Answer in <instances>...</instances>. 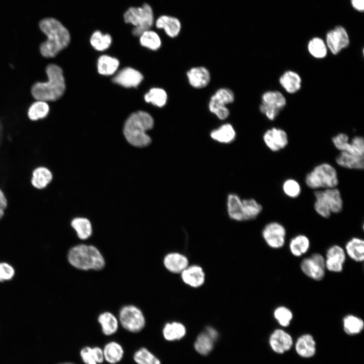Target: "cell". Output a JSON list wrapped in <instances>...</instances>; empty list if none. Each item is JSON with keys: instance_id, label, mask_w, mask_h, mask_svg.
Here are the masks:
<instances>
[{"instance_id": "obj_22", "label": "cell", "mask_w": 364, "mask_h": 364, "mask_svg": "<svg viewBox=\"0 0 364 364\" xmlns=\"http://www.w3.org/2000/svg\"><path fill=\"white\" fill-rule=\"evenodd\" d=\"M181 277L187 284L198 287L204 283L205 275L202 268L198 265L187 267L181 272Z\"/></svg>"}, {"instance_id": "obj_34", "label": "cell", "mask_w": 364, "mask_h": 364, "mask_svg": "<svg viewBox=\"0 0 364 364\" xmlns=\"http://www.w3.org/2000/svg\"><path fill=\"white\" fill-rule=\"evenodd\" d=\"M186 333L185 327L177 322L167 323L163 329V336L168 341L180 339L185 335Z\"/></svg>"}, {"instance_id": "obj_30", "label": "cell", "mask_w": 364, "mask_h": 364, "mask_svg": "<svg viewBox=\"0 0 364 364\" xmlns=\"http://www.w3.org/2000/svg\"><path fill=\"white\" fill-rule=\"evenodd\" d=\"M310 246V241L308 237L302 234L298 235L291 240L289 243V249L291 253L295 256L299 257L306 253Z\"/></svg>"}, {"instance_id": "obj_33", "label": "cell", "mask_w": 364, "mask_h": 364, "mask_svg": "<svg viewBox=\"0 0 364 364\" xmlns=\"http://www.w3.org/2000/svg\"><path fill=\"white\" fill-rule=\"evenodd\" d=\"M53 178L51 172L44 167H39L33 172L31 183L35 188L39 189L46 187Z\"/></svg>"}, {"instance_id": "obj_55", "label": "cell", "mask_w": 364, "mask_h": 364, "mask_svg": "<svg viewBox=\"0 0 364 364\" xmlns=\"http://www.w3.org/2000/svg\"><path fill=\"white\" fill-rule=\"evenodd\" d=\"M58 364H74V363H72V362H66L60 363Z\"/></svg>"}, {"instance_id": "obj_48", "label": "cell", "mask_w": 364, "mask_h": 364, "mask_svg": "<svg viewBox=\"0 0 364 364\" xmlns=\"http://www.w3.org/2000/svg\"><path fill=\"white\" fill-rule=\"evenodd\" d=\"M209 111L220 120L226 119L230 115V111L226 106L218 103L210 98L208 104Z\"/></svg>"}, {"instance_id": "obj_11", "label": "cell", "mask_w": 364, "mask_h": 364, "mask_svg": "<svg viewBox=\"0 0 364 364\" xmlns=\"http://www.w3.org/2000/svg\"><path fill=\"white\" fill-rule=\"evenodd\" d=\"M326 42L330 52L336 55L348 46L350 40L346 29L341 26H337L327 32Z\"/></svg>"}, {"instance_id": "obj_42", "label": "cell", "mask_w": 364, "mask_h": 364, "mask_svg": "<svg viewBox=\"0 0 364 364\" xmlns=\"http://www.w3.org/2000/svg\"><path fill=\"white\" fill-rule=\"evenodd\" d=\"M214 341L205 333L198 335L194 344L196 350L202 355H207L213 348Z\"/></svg>"}, {"instance_id": "obj_24", "label": "cell", "mask_w": 364, "mask_h": 364, "mask_svg": "<svg viewBox=\"0 0 364 364\" xmlns=\"http://www.w3.org/2000/svg\"><path fill=\"white\" fill-rule=\"evenodd\" d=\"M164 264L170 271L174 273L181 272L188 267L187 258L178 253L167 254L164 259Z\"/></svg>"}, {"instance_id": "obj_10", "label": "cell", "mask_w": 364, "mask_h": 364, "mask_svg": "<svg viewBox=\"0 0 364 364\" xmlns=\"http://www.w3.org/2000/svg\"><path fill=\"white\" fill-rule=\"evenodd\" d=\"M263 238L270 247L279 249L285 243L286 230L284 226L277 221L267 223L262 232Z\"/></svg>"}, {"instance_id": "obj_46", "label": "cell", "mask_w": 364, "mask_h": 364, "mask_svg": "<svg viewBox=\"0 0 364 364\" xmlns=\"http://www.w3.org/2000/svg\"><path fill=\"white\" fill-rule=\"evenodd\" d=\"M274 316L281 326L286 327L290 324L293 315L289 308L284 306H280L275 309Z\"/></svg>"}, {"instance_id": "obj_54", "label": "cell", "mask_w": 364, "mask_h": 364, "mask_svg": "<svg viewBox=\"0 0 364 364\" xmlns=\"http://www.w3.org/2000/svg\"><path fill=\"white\" fill-rule=\"evenodd\" d=\"M206 333L213 341L216 340L218 338L217 332L212 327L207 328Z\"/></svg>"}, {"instance_id": "obj_5", "label": "cell", "mask_w": 364, "mask_h": 364, "mask_svg": "<svg viewBox=\"0 0 364 364\" xmlns=\"http://www.w3.org/2000/svg\"><path fill=\"white\" fill-rule=\"evenodd\" d=\"M305 183L314 190L336 188L339 184L337 170L329 163H322L306 175Z\"/></svg>"}, {"instance_id": "obj_8", "label": "cell", "mask_w": 364, "mask_h": 364, "mask_svg": "<svg viewBox=\"0 0 364 364\" xmlns=\"http://www.w3.org/2000/svg\"><path fill=\"white\" fill-rule=\"evenodd\" d=\"M260 111L270 120H274L286 105L284 96L277 90L267 91L261 97Z\"/></svg>"}, {"instance_id": "obj_7", "label": "cell", "mask_w": 364, "mask_h": 364, "mask_svg": "<svg viewBox=\"0 0 364 364\" xmlns=\"http://www.w3.org/2000/svg\"><path fill=\"white\" fill-rule=\"evenodd\" d=\"M119 318L123 328L132 333L140 332L146 324L142 311L132 305L123 306L119 312Z\"/></svg>"}, {"instance_id": "obj_38", "label": "cell", "mask_w": 364, "mask_h": 364, "mask_svg": "<svg viewBox=\"0 0 364 364\" xmlns=\"http://www.w3.org/2000/svg\"><path fill=\"white\" fill-rule=\"evenodd\" d=\"M49 110V106L46 102L36 100L29 107L28 116L31 120H37L47 117Z\"/></svg>"}, {"instance_id": "obj_27", "label": "cell", "mask_w": 364, "mask_h": 364, "mask_svg": "<svg viewBox=\"0 0 364 364\" xmlns=\"http://www.w3.org/2000/svg\"><path fill=\"white\" fill-rule=\"evenodd\" d=\"M345 251L349 257L356 262L364 260V241L359 238L354 237L345 245Z\"/></svg>"}, {"instance_id": "obj_52", "label": "cell", "mask_w": 364, "mask_h": 364, "mask_svg": "<svg viewBox=\"0 0 364 364\" xmlns=\"http://www.w3.org/2000/svg\"><path fill=\"white\" fill-rule=\"evenodd\" d=\"M7 206L6 198L1 190H0V219L4 214V210Z\"/></svg>"}, {"instance_id": "obj_43", "label": "cell", "mask_w": 364, "mask_h": 364, "mask_svg": "<svg viewBox=\"0 0 364 364\" xmlns=\"http://www.w3.org/2000/svg\"><path fill=\"white\" fill-rule=\"evenodd\" d=\"M133 358L136 364H161L160 360L145 347L140 348L136 350Z\"/></svg>"}, {"instance_id": "obj_28", "label": "cell", "mask_w": 364, "mask_h": 364, "mask_svg": "<svg viewBox=\"0 0 364 364\" xmlns=\"http://www.w3.org/2000/svg\"><path fill=\"white\" fill-rule=\"evenodd\" d=\"M80 355L85 364H101L105 360L103 349L97 346L82 348Z\"/></svg>"}, {"instance_id": "obj_17", "label": "cell", "mask_w": 364, "mask_h": 364, "mask_svg": "<svg viewBox=\"0 0 364 364\" xmlns=\"http://www.w3.org/2000/svg\"><path fill=\"white\" fill-rule=\"evenodd\" d=\"M335 160L337 165L346 169L362 170L364 167V156L340 152Z\"/></svg>"}, {"instance_id": "obj_45", "label": "cell", "mask_w": 364, "mask_h": 364, "mask_svg": "<svg viewBox=\"0 0 364 364\" xmlns=\"http://www.w3.org/2000/svg\"><path fill=\"white\" fill-rule=\"evenodd\" d=\"M282 188L284 194L290 198L298 197L301 192V187L299 183L292 178L284 180Z\"/></svg>"}, {"instance_id": "obj_31", "label": "cell", "mask_w": 364, "mask_h": 364, "mask_svg": "<svg viewBox=\"0 0 364 364\" xmlns=\"http://www.w3.org/2000/svg\"><path fill=\"white\" fill-rule=\"evenodd\" d=\"M119 65L118 59L107 55H102L98 60V70L100 74L111 75L117 70Z\"/></svg>"}, {"instance_id": "obj_14", "label": "cell", "mask_w": 364, "mask_h": 364, "mask_svg": "<svg viewBox=\"0 0 364 364\" xmlns=\"http://www.w3.org/2000/svg\"><path fill=\"white\" fill-rule=\"evenodd\" d=\"M269 343L274 352L283 354L290 349L293 342L289 334L282 329H278L271 334Z\"/></svg>"}, {"instance_id": "obj_39", "label": "cell", "mask_w": 364, "mask_h": 364, "mask_svg": "<svg viewBox=\"0 0 364 364\" xmlns=\"http://www.w3.org/2000/svg\"><path fill=\"white\" fill-rule=\"evenodd\" d=\"M245 220L256 218L262 210V205L253 198L242 199Z\"/></svg>"}, {"instance_id": "obj_3", "label": "cell", "mask_w": 364, "mask_h": 364, "mask_svg": "<svg viewBox=\"0 0 364 364\" xmlns=\"http://www.w3.org/2000/svg\"><path fill=\"white\" fill-rule=\"evenodd\" d=\"M154 119L148 113L139 111L131 114L126 120L123 134L127 142L136 147H145L151 142L147 131L154 126Z\"/></svg>"}, {"instance_id": "obj_47", "label": "cell", "mask_w": 364, "mask_h": 364, "mask_svg": "<svg viewBox=\"0 0 364 364\" xmlns=\"http://www.w3.org/2000/svg\"><path fill=\"white\" fill-rule=\"evenodd\" d=\"M211 99L219 104L227 106L234 101L235 95L230 89L221 88L216 91Z\"/></svg>"}, {"instance_id": "obj_13", "label": "cell", "mask_w": 364, "mask_h": 364, "mask_svg": "<svg viewBox=\"0 0 364 364\" xmlns=\"http://www.w3.org/2000/svg\"><path fill=\"white\" fill-rule=\"evenodd\" d=\"M325 259L326 268L330 271H342L346 260V253L341 246L334 245L330 247L326 252Z\"/></svg>"}, {"instance_id": "obj_41", "label": "cell", "mask_w": 364, "mask_h": 364, "mask_svg": "<svg viewBox=\"0 0 364 364\" xmlns=\"http://www.w3.org/2000/svg\"><path fill=\"white\" fill-rule=\"evenodd\" d=\"M90 42L95 50L103 51L110 46L112 38L110 34H104L101 31L97 30L92 34L90 38Z\"/></svg>"}, {"instance_id": "obj_53", "label": "cell", "mask_w": 364, "mask_h": 364, "mask_svg": "<svg viewBox=\"0 0 364 364\" xmlns=\"http://www.w3.org/2000/svg\"><path fill=\"white\" fill-rule=\"evenodd\" d=\"M352 7L358 12H363L364 10V0H351Z\"/></svg>"}, {"instance_id": "obj_12", "label": "cell", "mask_w": 364, "mask_h": 364, "mask_svg": "<svg viewBox=\"0 0 364 364\" xmlns=\"http://www.w3.org/2000/svg\"><path fill=\"white\" fill-rule=\"evenodd\" d=\"M263 140L268 149L274 152L284 149L289 143L287 132L283 129L275 127L266 130L263 135Z\"/></svg>"}, {"instance_id": "obj_25", "label": "cell", "mask_w": 364, "mask_h": 364, "mask_svg": "<svg viewBox=\"0 0 364 364\" xmlns=\"http://www.w3.org/2000/svg\"><path fill=\"white\" fill-rule=\"evenodd\" d=\"M236 135L235 128L231 124L228 123L221 125L210 132V136L213 140L222 144H229L233 142Z\"/></svg>"}, {"instance_id": "obj_16", "label": "cell", "mask_w": 364, "mask_h": 364, "mask_svg": "<svg viewBox=\"0 0 364 364\" xmlns=\"http://www.w3.org/2000/svg\"><path fill=\"white\" fill-rule=\"evenodd\" d=\"M189 83L194 88L200 89L206 87L210 82L211 75L209 71L203 66L190 68L187 72Z\"/></svg>"}, {"instance_id": "obj_49", "label": "cell", "mask_w": 364, "mask_h": 364, "mask_svg": "<svg viewBox=\"0 0 364 364\" xmlns=\"http://www.w3.org/2000/svg\"><path fill=\"white\" fill-rule=\"evenodd\" d=\"M347 152L359 156H364V140L362 136H355L349 141Z\"/></svg>"}, {"instance_id": "obj_51", "label": "cell", "mask_w": 364, "mask_h": 364, "mask_svg": "<svg viewBox=\"0 0 364 364\" xmlns=\"http://www.w3.org/2000/svg\"><path fill=\"white\" fill-rule=\"evenodd\" d=\"M15 274L13 267L6 262L0 263V281L11 279Z\"/></svg>"}, {"instance_id": "obj_4", "label": "cell", "mask_w": 364, "mask_h": 364, "mask_svg": "<svg viewBox=\"0 0 364 364\" xmlns=\"http://www.w3.org/2000/svg\"><path fill=\"white\" fill-rule=\"evenodd\" d=\"M68 260L74 267L81 270H101L105 261L100 251L93 245L80 244L71 248Z\"/></svg>"}, {"instance_id": "obj_36", "label": "cell", "mask_w": 364, "mask_h": 364, "mask_svg": "<svg viewBox=\"0 0 364 364\" xmlns=\"http://www.w3.org/2000/svg\"><path fill=\"white\" fill-rule=\"evenodd\" d=\"M141 44L153 51L158 50L161 46V40L155 31L150 29L143 32L140 36Z\"/></svg>"}, {"instance_id": "obj_18", "label": "cell", "mask_w": 364, "mask_h": 364, "mask_svg": "<svg viewBox=\"0 0 364 364\" xmlns=\"http://www.w3.org/2000/svg\"><path fill=\"white\" fill-rule=\"evenodd\" d=\"M157 28L163 29L166 34L171 38L177 36L181 30V23L178 18L168 16L162 15L155 21Z\"/></svg>"}, {"instance_id": "obj_9", "label": "cell", "mask_w": 364, "mask_h": 364, "mask_svg": "<svg viewBox=\"0 0 364 364\" xmlns=\"http://www.w3.org/2000/svg\"><path fill=\"white\" fill-rule=\"evenodd\" d=\"M300 268L309 278L315 281H321L325 275V259L321 254L314 253L302 260Z\"/></svg>"}, {"instance_id": "obj_26", "label": "cell", "mask_w": 364, "mask_h": 364, "mask_svg": "<svg viewBox=\"0 0 364 364\" xmlns=\"http://www.w3.org/2000/svg\"><path fill=\"white\" fill-rule=\"evenodd\" d=\"M103 349L104 360L110 364L120 362L124 356V349L119 343L111 341L107 343Z\"/></svg>"}, {"instance_id": "obj_6", "label": "cell", "mask_w": 364, "mask_h": 364, "mask_svg": "<svg viewBox=\"0 0 364 364\" xmlns=\"http://www.w3.org/2000/svg\"><path fill=\"white\" fill-rule=\"evenodd\" d=\"M125 23L134 26L132 33L140 36L144 31L150 29L154 24V17L152 7L145 3L139 7H130L123 15Z\"/></svg>"}, {"instance_id": "obj_20", "label": "cell", "mask_w": 364, "mask_h": 364, "mask_svg": "<svg viewBox=\"0 0 364 364\" xmlns=\"http://www.w3.org/2000/svg\"><path fill=\"white\" fill-rule=\"evenodd\" d=\"M316 343L312 335L306 334L297 339L295 349L298 354L304 358L313 356L316 351Z\"/></svg>"}, {"instance_id": "obj_40", "label": "cell", "mask_w": 364, "mask_h": 364, "mask_svg": "<svg viewBox=\"0 0 364 364\" xmlns=\"http://www.w3.org/2000/svg\"><path fill=\"white\" fill-rule=\"evenodd\" d=\"M310 55L317 59H323L327 55V47L321 38L315 37L309 40L307 46Z\"/></svg>"}, {"instance_id": "obj_21", "label": "cell", "mask_w": 364, "mask_h": 364, "mask_svg": "<svg viewBox=\"0 0 364 364\" xmlns=\"http://www.w3.org/2000/svg\"><path fill=\"white\" fill-rule=\"evenodd\" d=\"M227 212L229 217L236 221L245 220L242 199L236 194H230L226 201Z\"/></svg>"}, {"instance_id": "obj_1", "label": "cell", "mask_w": 364, "mask_h": 364, "mask_svg": "<svg viewBox=\"0 0 364 364\" xmlns=\"http://www.w3.org/2000/svg\"><path fill=\"white\" fill-rule=\"evenodd\" d=\"M39 27L47 38L39 47L40 52L44 57H55L69 44L70 35L68 30L56 19L43 18L40 21Z\"/></svg>"}, {"instance_id": "obj_35", "label": "cell", "mask_w": 364, "mask_h": 364, "mask_svg": "<svg viewBox=\"0 0 364 364\" xmlns=\"http://www.w3.org/2000/svg\"><path fill=\"white\" fill-rule=\"evenodd\" d=\"M144 99L146 102L161 108L166 104L167 94L163 88L154 87L145 94Z\"/></svg>"}, {"instance_id": "obj_29", "label": "cell", "mask_w": 364, "mask_h": 364, "mask_svg": "<svg viewBox=\"0 0 364 364\" xmlns=\"http://www.w3.org/2000/svg\"><path fill=\"white\" fill-rule=\"evenodd\" d=\"M98 320L105 335L110 336L117 332L118 329V321L112 313L104 312L100 314Z\"/></svg>"}, {"instance_id": "obj_37", "label": "cell", "mask_w": 364, "mask_h": 364, "mask_svg": "<svg viewBox=\"0 0 364 364\" xmlns=\"http://www.w3.org/2000/svg\"><path fill=\"white\" fill-rule=\"evenodd\" d=\"M71 224L80 239H87L92 235V224L87 218H75L72 220Z\"/></svg>"}, {"instance_id": "obj_23", "label": "cell", "mask_w": 364, "mask_h": 364, "mask_svg": "<svg viewBox=\"0 0 364 364\" xmlns=\"http://www.w3.org/2000/svg\"><path fill=\"white\" fill-rule=\"evenodd\" d=\"M279 82L283 88L289 94H294L301 88V78L296 72L289 70L280 77Z\"/></svg>"}, {"instance_id": "obj_19", "label": "cell", "mask_w": 364, "mask_h": 364, "mask_svg": "<svg viewBox=\"0 0 364 364\" xmlns=\"http://www.w3.org/2000/svg\"><path fill=\"white\" fill-rule=\"evenodd\" d=\"M321 190L323 196L331 213H340L343 207V201L340 190L337 187Z\"/></svg>"}, {"instance_id": "obj_50", "label": "cell", "mask_w": 364, "mask_h": 364, "mask_svg": "<svg viewBox=\"0 0 364 364\" xmlns=\"http://www.w3.org/2000/svg\"><path fill=\"white\" fill-rule=\"evenodd\" d=\"M332 141L334 147L340 152H346L349 146V138L346 133H339L333 136Z\"/></svg>"}, {"instance_id": "obj_32", "label": "cell", "mask_w": 364, "mask_h": 364, "mask_svg": "<svg viewBox=\"0 0 364 364\" xmlns=\"http://www.w3.org/2000/svg\"><path fill=\"white\" fill-rule=\"evenodd\" d=\"M343 329L349 335H355L360 333L364 328L363 320L353 314L346 315L343 319Z\"/></svg>"}, {"instance_id": "obj_2", "label": "cell", "mask_w": 364, "mask_h": 364, "mask_svg": "<svg viewBox=\"0 0 364 364\" xmlns=\"http://www.w3.org/2000/svg\"><path fill=\"white\" fill-rule=\"evenodd\" d=\"M48 76L46 82H37L31 87V93L36 100L55 101L64 94L66 85L62 68L54 64L46 68Z\"/></svg>"}, {"instance_id": "obj_15", "label": "cell", "mask_w": 364, "mask_h": 364, "mask_svg": "<svg viewBox=\"0 0 364 364\" xmlns=\"http://www.w3.org/2000/svg\"><path fill=\"white\" fill-rule=\"evenodd\" d=\"M143 79V76L139 71L130 67H126L118 72L112 81L125 87H136Z\"/></svg>"}, {"instance_id": "obj_44", "label": "cell", "mask_w": 364, "mask_h": 364, "mask_svg": "<svg viewBox=\"0 0 364 364\" xmlns=\"http://www.w3.org/2000/svg\"><path fill=\"white\" fill-rule=\"evenodd\" d=\"M314 196L315 201L313 207L315 212L323 218L330 217L332 213L323 196L321 190H315Z\"/></svg>"}]
</instances>
